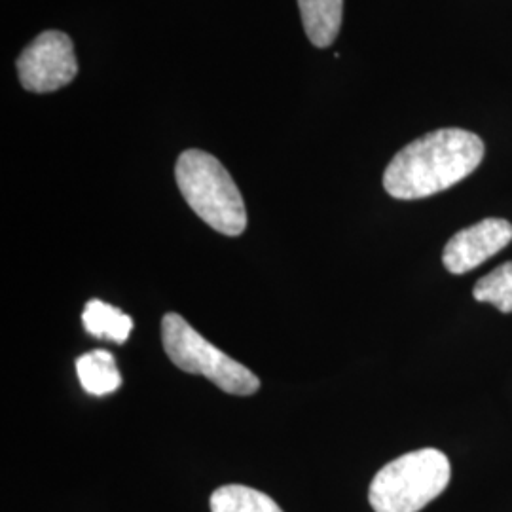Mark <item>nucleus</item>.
<instances>
[{"label":"nucleus","instance_id":"nucleus-6","mask_svg":"<svg viewBox=\"0 0 512 512\" xmlns=\"http://www.w3.org/2000/svg\"><path fill=\"white\" fill-rule=\"evenodd\" d=\"M512 241V224L505 219H484L463 228L444 247V268L463 275L503 251Z\"/></svg>","mask_w":512,"mask_h":512},{"label":"nucleus","instance_id":"nucleus-11","mask_svg":"<svg viewBox=\"0 0 512 512\" xmlns=\"http://www.w3.org/2000/svg\"><path fill=\"white\" fill-rule=\"evenodd\" d=\"M476 302L492 304L503 313L512 311V262H507L494 272L484 275L473 291Z\"/></svg>","mask_w":512,"mask_h":512},{"label":"nucleus","instance_id":"nucleus-7","mask_svg":"<svg viewBox=\"0 0 512 512\" xmlns=\"http://www.w3.org/2000/svg\"><path fill=\"white\" fill-rule=\"evenodd\" d=\"M298 6L311 44L329 48L342 27L344 0H298Z\"/></svg>","mask_w":512,"mask_h":512},{"label":"nucleus","instance_id":"nucleus-1","mask_svg":"<svg viewBox=\"0 0 512 512\" xmlns=\"http://www.w3.org/2000/svg\"><path fill=\"white\" fill-rule=\"evenodd\" d=\"M484 158L482 139L465 129L427 133L395 154L384 173V188L395 200H421L469 177Z\"/></svg>","mask_w":512,"mask_h":512},{"label":"nucleus","instance_id":"nucleus-4","mask_svg":"<svg viewBox=\"0 0 512 512\" xmlns=\"http://www.w3.org/2000/svg\"><path fill=\"white\" fill-rule=\"evenodd\" d=\"M162 342L173 365L188 374H202L230 395H253L260 387L256 374L215 348L179 313H165Z\"/></svg>","mask_w":512,"mask_h":512},{"label":"nucleus","instance_id":"nucleus-8","mask_svg":"<svg viewBox=\"0 0 512 512\" xmlns=\"http://www.w3.org/2000/svg\"><path fill=\"white\" fill-rule=\"evenodd\" d=\"M76 372L82 387L95 397H105L122 385L116 361L107 349H93L78 357Z\"/></svg>","mask_w":512,"mask_h":512},{"label":"nucleus","instance_id":"nucleus-9","mask_svg":"<svg viewBox=\"0 0 512 512\" xmlns=\"http://www.w3.org/2000/svg\"><path fill=\"white\" fill-rule=\"evenodd\" d=\"M84 329L93 338H107L116 344H124L133 329V319L124 311L105 304L101 300H90L82 313Z\"/></svg>","mask_w":512,"mask_h":512},{"label":"nucleus","instance_id":"nucleus-3","mask_svg":"<svg viewBox=\"0 0 512 512\" xmlns=\"http://www.w3.org/2000/svg\"><path fill=\"white\" fill-rule=\"evenodd\" d=\"M452 478V465L437 448H423L387 463L370 484L376 512H418L437 499Z\"/></svg>","mask_w":512,"mask_h":512},{"label":"nucleus","instance_id":"nucleus-2","mask_svg":"<svg viewBox=\"0 0 512 512\" xmlns=\"http://www.w3.org/2000/svg\"><path fill=\"white\" fill-rule=\"evenodd\" d=\"M175 177L186 203L200 219L224 236H241L247 209L238 186L219 160L203 150H184Z\"/></svg>","mask_w":512,"mask_h":512},{"label":"nucleus","instance_id":"nucleus-10","mask_svg":"<svg viewBox=\"0 0 512 512\" xmlns=\"http://www.w3.org/2000/svg\"><path fill=\"white\" fill-rule=\"evenodd\" d=\"M211 512H283L270 495L255 488L228 484L211 495Z\"/></svg>","mask_w":512,"mask_h":512},{"label":"nucleus","instance_id":"nucleus-5","mask_svg":"<svg viewBox=\"0 0 512 512\" xmlns=\"http://www.w3.org/2000/svg\"><path fill=\"white\" fill-rule=\"evenodd\" d=\"M76 73L73 40L61 31L38 35L19 55V82L27 92H57L71 84Z\"/></svg>","mask_w":512,"mask_h":512}]
</instances>
